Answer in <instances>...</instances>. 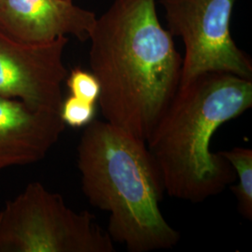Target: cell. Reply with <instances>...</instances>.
Listing matches in <instances>:
<instances>
[{
	"mask_svg": "<svg viewBox=\"0 0 252 252\" xmlns=\"http://www.w3.org/2000/svg\"><path fill=\"white\" fill-rule=\"evenodd\" d=\"M59 114L64 126L72 128H82L94 120L95 104L69 95L62 101Z\"/></svg>",
	"mask_w": 252,
	"mask_h": 252,
	"instance_id": "8fae6325",
	"label": "cell"
},
{
	"mask_svg": "<svg viewBox=\"0 0 252 252\" xmlns=\"http://www.w3.org/2000/svg\"><path fill=\"white\" fill-rule=\"evenodd\" d=\"M88 39L103 117L146 142L180 87L182 67L156 0H114Z\"/></svg>",
	"mask_w": 252,
	"mask_h": 252,
	"instance_id": "6da1fadb",
	"label": "cell"
},
{
	"mask_svg": "<svg viewBox=\"0 0 252 252\" xmlns=\"http://www.w3.org/2000/svg\"><path fill=\"white\" fill-rule=\"evenodd\" d=\"M252 107L251 79L207 72L180 85L146 141L169 196L200 203L235 180L232 165L211 152V139Z\"/></svg>",
	"mask_w": 252,
	"mask_h": 252,
	"instance_id": "7a4b0ae2",
	"label": "cell"
},
{
	"mask_svg": "<svg viewBox=\"0 0 252 252\" xmlns=\"http://www.w3.org/2000/svg\"><path fill=\"white\" fill-rule=\"evenodd\" d=\"M66 85L70 95L85 102L96 104L100 95V85L92 72L74 68L66 77Z\"/></svg>",
	"mask_w": 252,
	"mask_h": 252,
	"instance_id": "30bf717a",
	"label": "cell"
},
{
	"mask_svg": "<svg viewBox=\"0 0 252 252\" xmlns=\"http://www.w3.org/2000/svg\"><path fill=\"white\" fill-rule=\"evenodd\" d=\"M219 153L232 165L238 183L233 187L240 214L247 220L252 219V150L236 147Z\"/></svg>",
	"mask_w": 252,
	"mask_h": 252,
	"instance_id": "9c48e42d",
	"label": "cell"
},
{
	"mask_svg": "<svg viewBox=\"0 0 252 252\" xmlns=\"http://www.w3.org/2000/svg\"><path fill=\"white\" fill-rule=\"evenodd\" d=\"M66 1H72V0H66Z\"/></svg>",
	"mask_w": 252,
	"mask_h": 252,
	"instance_id": "7c38bea8",
	"label": "cell"
},
{
	"mask_svg": "<svg viewBox=\"0 0 252 252\" xmlns=\"http://www.w3.org/2000/svg\"><path fill=\"white\" fill-rule=\"evenodd\" d=\"M114 242L87 211L31 182L0 211V252H114Z\"/></svg>",
	"mask_w": 252,
	"mask_h": 252,
	"instance_id": "277c9868",
	"label": "cell"
},
{
	"mask_svg": "<svg viewBox=\"0 0 252 252\" xmlns=\"http://www.w3.org/2000/svg\"><path fill=\"white\" fill-rule=\"evenodd\" d=\"M236 0H159L168 31L185 47L180 85L203 73L225 72L252 79V60L230 32Z\"/></svg>",
	"mask_w": 252,
	"mask_h": 252,
	"instance_id": "5b68a950",
	"label": "cell"
},
{
	"mask_svg": "<svg viewBox=\"0 0 252 252\" xmlns=\"http://www.w3.org/2000/svg\"><path fill=\"white\" fill-rule=\"evenodd\" d=\"M64 127L59 112L0 96V171L44 159Z\"/></svg>",
	"mask_w": 252,
	"mask_h": 252,
	"instance_id": "ba28073f",
	"label": "cell"
},
{
	"mask_svg": "<svg viewBox=\"0 0 252 252\" xmlns=\"http://www.w3.org/2000/svg\"><path fill=\"white\" fill-rule=\"evenodd\" d=\"M67 42V36L26 42L0 27V96L37 110L59 112L62 83L68 75L63 60Z\"/></svg>",
	"mask_w": 252,
	"mask_h": 252,
	"instance_id": "8992f818",
	"label": "cell"
},
{
	"mask_svg": "<svg viewBox=\"0 0 252 252\" xmlns=\"http://www.w3.org/2000/svg\"><path fill=\"white\" fill-rule=\"evenodd\" d=\"M95 13L66 0H0V27L10 36L31 43L60 36L87 40Z\"/></svg>",
	"mask_w": 252,
	"mask_h": 252,
	"instance_id": "52a82bcc",
	"label": "cell"
},
{
	"mask_svg": "<svg viewBox=\"0 0 252 252\" xmlns=\"http://www.w3.org/2000/svg\"><path fill=\"white\" fill-rule=\"evenodd\" d=\"M81 188L93 207L109 214L112 241L130 252L171 249L180 234L162 216L164 188L145 141L94 120L78 145Z\"/></svg>",
	"mask_w": 252,
	"mask_h": 252,
	"instance_id": "3957f363",
	"label": "cell"
}]
</instances>
